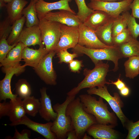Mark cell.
<instances>
[{"instance_id": "cell-1", "label": "cell", "mask_w": 139, "mask_h": 139, "mask_svg": "<svg viewBox=\"0 0 139 139\" xmlns=\"http://www.w3.org/2000/svg\"><path fill=\"white\" fill-rule=\"evenodd\" d=\"M66 112V115L71 118L73 128L78 139L82 138L90 126L98 123L94 116L84 109L79 97L69 103Z\"/></svg>"}, {"instance_id": "cell-2", "label": "cell", "mask_w": 139, "mask_h": 139, "mask_svg": "<svg viewBox=\"0 0 139 139\" xmlns=\"http://www.w3.org/2000/svg\"><path fill=\"white\" fill-rule=\"evenodd\" d=\"M84 109L87 113L94 116L98 123L104 125L110 124L115 126L117 125V118L112 112L108 110L107 104L100 97L97 100L94 97L89 94L79 96Z\"/></svg>"}, {"instance_id": "cell-3", "label": "cell", "mask_w": 139, "mask_h": 139, "mask_svg": "<svg viewBox=\"0 0 139 139\" xmlns=\"http://www.w3.org/2000/svg\"><path fill=\"white\" fill-rule=\"evenodd\" d=\"M95 64L92 70L85 68L84 70L85 77L77 85L68 92L67 96H75L82 89L102 86L107 84L106 77L109 71V65L107 63L100 61Z\"/></svg>"}, {"instance_id": "cell-4", "label": "cell", "mask_w": 139, "mask_h": 139, "mask_svg": "<svg viewBox=\"0 0 139 139\" xmlns=\"http://www.w3.org/2000/svg\"><path fill=\"white\" fill-rule=\"evenodd\" d=\"M75 96H67L64 102L61 104L57 103L53 107L57 115L53 121L51 131L56 135L57 139H65L70 131L73 129L70 117L66 114V109L69 103L75 99Z\"/></svg>"}, {"instance_id": "cell-5", "label": "cell", "mask_w": 139, "mask_h": 139, "mask_svg": "<svg viewBox=\"0 0 139 139\" xmlns=\"http://www.w3.org/2000/svg\"><path fill=\"white\" fill-rule=\"evenodd\" d=\"M73 49L75 53L87 55L94 64L103 60L112 61L115 65L112 70L115 72L118 69L119 60L123 58L118 48L115 47L101 49H90L77 44Z\"/></svg>"}, {"instance_id": "cell-6", "label": "cell", "mask_w": 139, "mask_h": 139, "mask_svg": "<svg viewBox=\"0 0 139 139\" xmlns=\"http://www.w3.org/2000/svg\"><path fill=\"white\" fill-rule=\"evenodd\" d=\"M39 24L42 41L48 53L54 50L58 43L60 36V23L45 18L40 19Z\"/></svg>"}, {"instance_id": "cell-7", "label": "cell", "mask_w": 139, "mask_h": 139, "mask_svg": "<svg viewBox=\"0 0 139 139\" xmlns=\"http://www.w3.org/2000/svg\"><path fill=\"white\" fill-rule=\"evenodd\" d=\"M88 94H95L105 99L109 103L111 109L120 120L123 127L127 121V118L123 112L121 108L123 103L119 94L116 92L111 95L108 92L107 87L105 85L89 89L87 91Z\"/></svg>"}, {"instance_id": "cell-8", "label": "cell", "mask_w": 139, "mask_h": 139, "mask_svg": "<svg viewBox=\"0 0 139 139\" xmlns=\"http://www.w3.org/2000/svg\"><path fill=\"white\" fill-rule=\"evenodd\" d=\"M87 4L90 8L93 10L103 11L112 18H117L123 12L128 11L130 6L133 0H124L116 2H105L99 0H90Z\"/></svg>"}, {"instance_id": "cell-9", "label": "cell", "mask_w": 139, "mask_h": 139, "mask_svg": "<svg viewBox=\"0 0 139 139\" xmlns=\"http://www.w3.org/2000/svg\"><path fill=\"white\" fill-rule=\"evenodd\" d=\"M56 54L54 50L48 53L33 68L37 75L47 85H55L57 84V76L53 63V58Z\"/></svg>"}, {"instance_id": "cell-10", "label": "cell", "mask_w": 139, "mask_h": 139, "mask_svg": "<svg viewBox=\"0 0 139 139\" xmlns=\"http://www.w3.org/2000/svg\"><path fill=\"white\" fill-rule=\"evenodd\" d=\"M60 30L59 41L54 50L56 54L61 50L73 48L78 43L79 26H69L60 23Z\"/></svg>"}, {"instance_id": "cell-11", "label": "cell", "mask_w": 139, "mask_h": 139, "mask_svg": "<svg viewBox=\"0 0 139 139\" xmlns=\"http://www.w3.org/2000/svg\"><path fill=\"white\" fill-rule=\"evenodd\" d=\"M26 67L21 64L7 69L3 72L5 75L4 78L0 81V101H6L7 99H15L18 95L13 94L11 89V82L14 75H19L23 72Z\"/></svg>"}, {"instance_id": "cell-12", "label": "cell", "mask_w": 139, "mask_h": 139, "mask_svg": "<svg viewBox=\"0 0 139 139\" xmlns=\"http://www.w3.org/2000/svg\"><path fill=\"white\" fill-rule=\"evenodd\" d=\"M78 44L90 49H101L112 47L106 45L98 39L94 31L80 22L79 26Z\"/></svg>"}, {"instance_id": "cell-13", "label": "cell", "mask_w": 139, "mask_h": 139, "mask_svg": "<svg viewBox=\"0 0 139 139\" xmlns=\"http://www.w3.org/2000/svg\"><path fill=\"white\" fill-rule=\"evenodd\" d=\"M53 122L49 121L45 124L37 123L31 120L25 115L20 120L9 125L11 126L24 125L29 128L35 131L46 139H56L55 134L51 130Z\"/></svg>"}, {"instance_id": "cell-14", "label": "cell", "mask_w": 139, "mask_h": 139, "mask_svg": "<svg viewBox=\"0 0 139 139\" xmlns=\"http://www.w3.org/2000/svg\"><path fill=\"white\" fill-rule=\"evenodd\" d=\"M72 0H60L56 2L49 3L44 0H39L35 3V6L39 19L44 18L48 12L54 10H66L76 14L69 6V3Z\"/></svg>"}, {"instance_id": "cell-15", "label": "cell", "mask_w": 139, "mask_h": 139, "mask_svg": "<svg viewBox=\"0 0 139 139\" xmlns=\"http://www.w3.org/2000/svg\"><path fill=\"white\" fill-rule=\"evenodd\" d=\"M44 18L50 21L69 26L78 27L81 22L77 14L64 10H60L59 11L55 12H49Z\"/></svg>"}, {"instance_id": "cell-16", "label": "cell", "mask_w": 139, "mask_h": 139, "mask_svg": "<svg viewBox=\"0 0 139 139\" xmlns=\"http://www.w3.org/2000/svg\"><path fill=\"white\" fill-rule=\"evenodd\" d=\"M42 41L38 25L23 29L17 41L22 43L25 47L37 45L43 46Z\"/></svg>"}, {"instance_id": "cell-17", "label": "cell", "mask_w": 139, "mask_h": 139, "mask_svg": "<svg viewBox=\"0 0 139 139\" xmlns=\"http://www.w3.org/2000/svg\"><path fill=\"white\" fill-rule=\"evenodd\" d=\"M115 126L110 124L97 123L90 126L86 132L94 139H116L118 138V136L117 132L113 129Z\"/></svg>"}, {"instance_id": "cell-18", "label": "cell", "mask_w": 139, "mask_h": 139, "mask_svg": "<svg viewBox=\"0 0 139 139\" xmlns=\"http://www.w3.org/2000/svg\"><path fill=\"white\" fill-rule=\"evenodd\" d=\"M47 88L44 87L40 89L41 97L40 99V105L39 113L44 120L48 122L53 121L56 119L57 114L52 106L51 100L49 96L48 95Z\"/></svg>"}, {"instance_id": "cell-19", "label": "cell", "mask_w": 139, "mask_h": 139, "mask_svg": "<svg viewBox=\"0 0 139 139\" xmlns=\"http://www.w3.org/2000/svg\"><path fill=\"white\" fill-rule=\"evenodd\" d=\"M48 53L44 46L34 49L26 47L23 50L22 59L25 62L24 65L35 68L42 59Z\"/></svg>"}, {"instance_id": "cell-20", "label": "cell", "mask_w": 139, "mask_h": 139, "mask_svg": "<svg viewBox=\"0 0 139 139\" xmlns=\"http://www.w3.org/2000/svg\"><path fill=\"white\" fill-rule=\"evenodd\" d=\"M113 19L114 18L103 11L95 10L87 16L83 23L94 31Z\"/></svg>"}, {"instance_id": "cell-21", "label": "cell", "mask_w": 139, "mask_h": 139, "mask_svg": "<svg viewBox=\"0 0 139 139\" xmlns=\"http://www.w3.org/2000/svg\"><path fill=\"white\" fill-rule=\"evenodd\" d=\"M25 47L21 42H19L7 54L6 57L0 64L2 70H5L20 64L22 59L23 49Z\"/></svg>"}, {"instance_id": "cell-22", "label": "cell", "mask_w": 139, "mask_h": 139, "mask_svg": "<svg viewBox=\"0 0 139 139\" xmlns=\"http://www.w3.org/2000/svg\"><path fill=\"white\" fill-rule=\"evenodd\" d=\"M28 3L25 0H12L6 4L8 17L12 24L22 16V10Z\"/></svg>"}, {"instance_id": "cell-23", "label": "cell", "mask_w": 139, "mask_h": 139, "mask_svg": "<svg viewBox=\"0 0 139 139\" xmlns=\"http://www.w3.org/2000/svg\"><path fill=\"white\" fill-rule=\"evenodd\" d=\"M113 19L94 32L99 40L106 46L114 47L112 36Z\"/></svg>"}, {"instance_id": "cell-24", "label": "cell", "mask_w": 139, "mask_h": 139, "mask_svg": "<svg viewBox=\"0 0 139 139\" xmlns=\"http://www.w3.org/2000/svg\"><path fill=\"white\" fill-rule=\"evenodd\" d=\"M10 108L8 116L11 123L20 120L26 114L22 104V99L19 97L10 100Z\"/></svg>"}, {"instance_id": "cell-25", "label": "cell", "mask_w": 139, "mask_h": 139, "mask_svg": "<svg viewBox=\"0 0 139 139\" xmlns=\"http://www.w3.org/2000/svg\"><path fill=\"white\" fill-rule=\"evenodd\" d=\"M117 47L123 57L139 56V41L132 37L128 42Z\"/></svg>"}, {"instance_id": "cell-26", "label": "cell", "mask_w": 139, "mask_h": 139, "mask_svg": "<svg viewBox=\"0 0 139 139\" xmlns=\"http://www.w3.org/2000/svg\"><path fill=\"white\" fill-rule=\"evenodd\" d=\"M22 14L25 18L26 27L39 25V20L38 17L34 0H31L28 6L23 8Z\"/></svg>"}, {"instance_id": "cell-27", "label": "cell", "mask_w": 139, "mask_h": 139, "mask_svg": "<svg viewBox=\"0 0 139 139\" xmlns=\"http://www.w3.org/2000/svg\"><path fill=\"white\" fill-rule=\"evenodd\" d=\"M124 65L125 76L133 79L138 75L139 71V56H135L128 58Z\"/></svg>"}, {"instance_id": "cell-28", "label": "cell", "mask_w": 139, "mask_h": 139, "mask_svg": "<svg viewBox=\"0 0 139 139\" xmlns=\"http://www.w3.org/2000/svg\"><path fill=\"white\" fill-rule=\"evenodd\" d=\"M22 104L26 113L29 116L34 117L39 112L40 102L33 96H29L23 99Z\"/></svg>"}, {"instance_id": "cell-29", "label": "cell", "mask_w": 139, "mask_h": 139, "mask_svg": "<svg viewBox=\"0 0 139 139\" xmlns=\"http://www.w3.org/2000/svg\"><path fill=\"white\" fill-rule=\"evenodd\" d=\"M25 22V18L23 16L16 20L13 24L11 31L7 39L9 45H12L17 42Z\"/></svg>"}, {"instance_id": "cell-30", "label": "cell", "mask_w": 139, "mask_h": 139, "mask_svg": "<svg viewBox=\"0 0 139 139\" xmlns=\"http://www.w3.org/2000/svg\"><path fill=\"white\" fill-rule=\"evenodd\" d=\"M16 94L21 99L30 96L31 93V86L24 79L19 80L15 85Z\"/></svg>"}, {"instance_id": "cell-31", "label": "cell", "mask_w": 139, "mask_h": 139, "mask_svg": "<svg viewBox=\"0 0 139 139\" xmlns=\"http://www.w3.org/2000/svg\"><path fill=\"white\" fill-rule=\"evenodd\" d=\"M122 13L117 18L114 19L112 27V36L114 37L127 28V12Z\"/></svg>"}, {"instance_id": "cell-32", "label": "cell", "mask_w": 139, "mask_h": 139, "mask_svg": "<svg viewBox=\"0 0 139 139\" xmlns=\"http://www.w3.org/2000/svg\"><path fill=\"white\" fill-rule=\"evenodd\" d=\"M77 6L78 11L77 15L80 21L83 23L86 18L94 10L86 5L85 0H75Z\"/></svg>"}, {"instance_id": "cell-33", "label": "cell", "mask_w": 139, "mask_h": 139, "mask_svg": "<svg viewBox=\"0 0 139 139\" xmlns=\"http://www.w3.org/2000/svg\"><path fill=\"white\" fill-rule=\"evenodd\" d=\"M127 28L131 36L137 39L139 36V24L137 23L135 18L133 17L128 12H127Z\"/></svg>"}, {"instance_id": "cell-34", "label": "cell", "mask_w": 139, "mask_h": 139, "mask_svg": "<svg viewBox=\"0 0 139 139\" xmlns=\"http://www.w3.org/2000/svg\"><path fill=\"white\" fill-rule=\"evenodd\" d=\"M132 37L128 29L126 28L116 36L112 37L114 46L117 47L127 42Z\"/></svg>"}, {"instance_id": "cell-35", "label": "cell", "mask_w": 139, "mask_h": 139, "mask_svg": "<svg viewBox=\"0 0 139 139\" xmlns=\"http://www.w3.org/2000/svg\"><path fill=\"white\" fill-rule=\"evenodd\" d=\"M16 42L12 45L8 43L6 38L2 37L0 40V63H1L6 57L9 52L18 44Z\"/></svg>"}, {"instance_id": "cell-36", "label": "cell", "mask_w": 139, "mask_h": 139, "mask_svg": "<svg viewBox=\"0 0 139 139\" xmlns=\"http://www.w3.org/2000/svg\"><path fill=\"white\" fill-rule=\"evenodd\" d=\"M67 50V49L61 50L56 53L59 60L58 63H62L63 62L69 63L74 58L78 57L79 55L78 54L75 53H70Z\"/></svg>"}, {"instance_id": "cell-37", "label": "cell", "mask_w": 139, "mask_h": 139, "mask_svg": "<svg viewBox=\"0 0 139 139\" xmlns=\"http://www.w3.org/2000/svg\"><path fill=\"white\" fill-rule=\"evenodd\" d=\"M128 133L126 139H135L139 135V120L135 122L129 121L127 126Z\"/></svg>"}, {"instance_id": "cell-38", "label": "cell", "mask_w": 139, "mask_h": 139, "mask_svg": "<svg viewBox=\"0 0 139 139\" xmlns=\"http://www.w3.org/2000/svg\"><path fill=\"white\" fill-rule=\"evenodd\" d=\"M12 24L7 17L0 24V38H7L9 36L12 29Z\"/></svg>"}, {"instance_id": "cell-39", "label": "cell", "mask_w": 139, "mask_h": 139, "mask_svg": "<svg viewBox=\"0 0 139 139\" xmlns=\"http://www.w3.org/2000/svg\"><path fill=\"white\" fill-rule=\"evenodd\" d=\"M83 66L82 61L76 59H73L69 63L70 69L75 73L79 72Z\"/></svg>"}, {"instance_id": "cell-40", "label": "cell", "mask_w": 139, "mask_h": 139, "mask_svg": "<svg viewBox=\"0 0 139 139\" xmlns=\"http://www.w3.org/2000/svg\"><path fill=\"white\" fill-rule=\"evenodd\" d=\"M10 108V102H6L4 101L0 103V118L2 117L8 116Z\"/></svg>"}, {"instance_id": "cell-41", "label": "cell", "mask_w": 139, "mask_h": 139, "mask_svg": "<svg viewBox=\"0 0 139 139\" xmlns=\"http://www.w3.org/2000/svg\"><path fill=\"white\" fill-rule=\"evenodd\" d=\"M130 8L132 11V16L139 19V0H133L130 5Z\"/></svg>"}, {"instance_id": "cell-42", "label": "cell", "mask_w": 139, "mask_h": 139, "mask_svg": "<svg viewBox=\"0 0 139 139\" xmlns=\"http://www.w3.org/2000/svg\"><path fill=\"white\" fill-rule=\"evenodd\" d=\"M15 131L13 139H29V137L30 134H28V133L30 132V131H28L26 133L27 129L23 130L21 134L19 133L16 129H15Z\"/></svg>"}, {"instance_id": "cell-43", "label": "cell", "mask_w": 139, "mask_h": 139, "mask_svg": "<svg viewBox=\"0 0 139 139\" xmlns=\"http://www.w3.org/2000/svg\"><path fill=\"white\" fill-rule=\"evenodd\" d=\"M108 84H112L115 85L117 88L120 90L126 86L125 83L119 77L117 80L115 82L111 83L108 82Z\"/></svg>"}, {"instance_id": "cell-44", "label": "cell", "mask_w": 139, "mask_h": 139, "mask_svg": "<svg viewBox=\"0 0 139 139\" xmlns=\"http://www.w3.org/2000/svg\"><path fill=\"white\" fill-rule=\"evenodd\" d=\"M67 139H78L76 136L75 131L73 129L69 131L67 135Z\"/></svg>"}, {"instance_id": "cell-45", "label": "cell", "mask_w": 139, "mask_h": 139, "mask_svg": "<svg viewBox=\"0 0 139 139\" xmlns=\"http://www.w3.org/2000/svg\"><path fill=\"white\" fill-rule=\"evenodd\" d=\"M120 93L123 96H127L129 93V90L128 88L126 86L120 90Z\"/></svg>"}, {"instance_id": "cell-46", "label": "cell", "mask_w": 139, "mask_h": 139, "mask_svg": "<svg viewBox=\"0 0 139 139\" xmlns=\"http://www.w3.org/2000/svg\"><path fill=\"white\" fill-rule=\"evenodd\" d=\"M6 3L3 1V0H0V8L5 6H6Z\"/></svg>"}, {"instance_id": "cell-47", "label": "cell", "mask_w": 139, "mask_h": 139, "mask_svg": "<svg viewBox=\"0 0 139 139\" xmlns=\"http://www.w3.org/2000/svg\"><path fill=\"white\" fill-rule=\"evenodd\" d=\"M82 139H92L91 137L87 135L86 133H85L83 136Z\"/></svg>"}, {"instance_id": "cell-48", "label": "cell", "mask_w": 139, "mask_h": 139, "mask_svg": "<svg viewBox=\"0 0 139 139\" xmlns=\"http://www.w3.org/2000/svg\"><path fill=\"white\" fill-rule=\"evenodd\" d=\"M99 1L108 2H116L117 1H119V0H99Z\"/></svg>"}, {"instance_id": "cell-49", "label": "cell", "mask_w": 139, "mask_h": 139, "mask_svg": "<svg viewBox=\"0 0 139 139\" xmlns=\"http://www.w3.org/2000/svg\"><path fill=\"white\" fill-rule=\"evenodd\" d=\"M12 0H3V1L6 3H8L11 2Z\"/></svg>"}, {"instance_id": "cell-50", "label": "cell", "mask_w": 139, "mask_h": 139, "mask_svg": "<svg viewBox=\"0 0 139 139\" xmlns=\"http://www.w3.org/2000/svg\"><path fill=\"white\" fill-rule=\"evenodd\" d=\"M39 0H34V2L35 3L38 1Z\"/></svg>"}, {"instance_id": "cell-51", "label": "cell", "mask_w": 139, "mask_h": 139, "mask_svg": "<svg viewBox=\"0 0 139 139\" xmlns=\"http://www.w3.org/2000/svg\"><path fill=\"white\" fill-rule=\"evenodd\" d=\"M124 0H119V1H121Z\"/></svg>"}, {"instance_id": "cell-52", "label": "cell", "mask_w": 139, "mask_h": 139, "mask_svg": "<svg viewBox=\"0 0 139 139\" xmlns=\"http://www.w3.org/2000/svg\"></svg>"}]
</instances>
